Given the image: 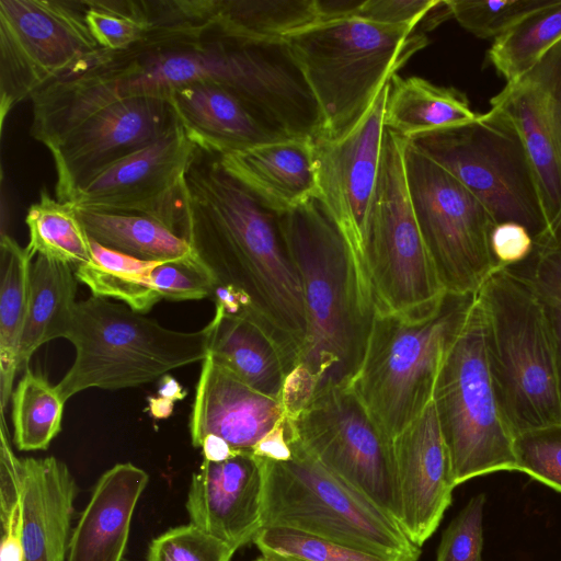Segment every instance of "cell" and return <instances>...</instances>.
Listing matches in <instances>:
<instances>
[{"label":"cell","instance_id":"6da1fadb","mask_svg":"<svg viewBox=\"0 0 561 561\" xmlns=\"http://www.w3.org/2000/svg\"><path fill=\"white\" fill-rule=\"evenodd\" d=\"M185 210L183 238L215 286L241 298L243 319L273 341L287 375L300 360L307 318L279 214L228 173L217 154L203 150L186 174Z\"/></svg>","mask_w":561,"mask_h":561},{"label":"cell","instance_id":"7a4b0ae2","mask_svg":"<svg viewBox=\"0 0 561 561\" xmlns=\"http://www.w3.org/2000/svg\"><path fill=\"white\" fill-rule=\"evenodd\" d=\"M279 226L304 291L307 332L299 363L317 380L314 396L350 386L376 316L364 262L318 196L280 213Z\"/></svg>","mask_w":561,"mask_h":561},{"label":"cell","instance_id":"3957f363","mask_svg":"<svg viewBox=\"0 0 561 561\" xmlns=\"http://www.w3.org/2000/svg\"><path fill=\"white\" fill-rule=\"evenodd\" d=\"M31 101L30 134L51 156L56 198L62 203L108 167L160 139L178 121L169 101L123 96L84 71L51 82Z\"/></svg>","mask_w":561,"mask_h":561},{"label":"cell","instance_id":"277c9868","mask_svg":"<svg viewBox=\"0 0 561 561\" xmlns=\"http://www.w3.org/2000/svg\"><path fill=\"white\" fill-rule=\"evenodd\" d=\"M417 27L354 16L286 38L321 112L319 139H339L357 125L396 72L427 45Z\"/></svg>","mask_w":561,"mask_h":561},{"label":"cell","instance_id":"5b68a950","mask_svg":"<svg viewBox=\"0 0 561 561\" xmlns=\"http://www.w3.org/2000/svg\"><path fill=\"white\" fill-rule=\"evenodd\" d=\"M477 301L489 371L513 435L561 424L552 345L534 288L499 267L483 282Z\"/></svg>","mask_w":561,"mask_h":561},{"label":"cell","instance_id":"8992f818","mask_svg":"<svg viewBox=\"0 0 561 561\" xmlns=\"http://www.w3.org/2000/svg\"><path fill=\"white\" fill-rule=\"evenodd\" d=\"M476 298L446 291L423 318L376 312L364 360L350 387L390 439L432 402L440 366Z\"/></svg>","mask_w":561,"mask_h":561},{"label":"cell","instance_id":"52a82bcc","mask_svg":"<svg viewBox=\"0 0 561 561\" xmlns=\"http://www.w3.org/2000/svg\"><path fill=\"white\" fill-rule=\"evenodd\" d=\"M293 457H256L262 471L261 520L368 551L389 561H417L421 547L375 504L324 468L297 439L288 420Z\"/></svg>","mask_w":561,"mask_h":561},{"label":"cell","instance_id":"ba28073f","mask_svg":"<svg viewBox=\"0 0 561 561\" xmlns=\"http://www.w3.org/2000/svg\"><path fill=\"white\" fill-rule=\"evenodd\" d=\"M65 339L76 350L73 364L56 385L66 402L91 388L136 387L203 362L209 325L191 332L171 330L125 304L91 295L76 302Z\"/></svg>","mask_w":561,"mask_h":561},{"label":"cell","instance_id":"9c48e42d","mask_svg":"<svg viewBox=\"0 0 561 561\" xmlns=\"http://www.w3.org/2000/svg\"><path fill=\"white\" fill-rule=\"evenodd\" d=\"M407 140L385 128L363 257L376 312L423 318L437 308L446 290L411 206L404 170Z\"/></svg>","mask_w":561,"mask_h":561},{"label":"cell","instance_id":"30bf717a","mask_svg":"<svg viewBox=\"0 0 561 561\" xmlns=\"http://www.w3.org/2000/svg\"><path fill=\"white\" fill-rule=\"evenodd\" d=\"M432 402L455 486L497 471H518L515 436L502 412L488 367L477 298L440 366Z\"/></svg>","mask_w":561,"mask_h":561},{"label":"cell","instance_id":"8fae6325","mask_svg":"<svg viewBox=\"0 0 561 561\" xmlns=\"http://www.w3.org/2000/svg\"><path fill=\"white\" fill-rule=\"evenodd\" d=\"M486 207L494 224L517 222L534 242L549 233L538 184L512 121L491 107L467 124L408 139Z\"/></svg>","mask_w":561,"mask_h":561},{"label":"cell","instance_id":"7c38bea8","mask_svg":"<svg viewBox=\"0 0 561 561\" xmlns=\"http://www.w3.org/2000/svg\"><path fill=\"white\" fill-rule=\"evenodd\" d=\"M404 170L411 206L446 291L477 294L497 268L490 249L495 225L483 203L407 140Z\"/></svg>","mask_w":561,"mask_h":561},{"label":"cell","instance_id":"4fadbf2b","mask_svg":"<svg viewBox=\"0 0 561 561\" xmlns=\"http://www.w3.org/2000/svg\"><path fill=\"white\" fill-rule=\"evenodd\" d=\"M101 47L81 0H0V124Z\"/></svg>","mask_w":561,"mask_h":561},{"label":"cell","instance_id":"5bb4252c","mask_svg":"<svg viewBox=\"0 0 561 561\" xmlns=\"http://www.w3.org/2000/svg\"><path fill=\"white\" fill-rule=\"evenodd\" d=\"M289 420L310 455L401 527L392 439L350 386L318 393L306 410Z\"/></svg>","mask_w":561,"mask_h":561},{"label":"cell","instance_id":"9a60e30c","mask_svg":"<svg viewBox=\"0 0 561 561\" xmlns=\"http://www.w3.org/2000/svg\"><path fill=\"white\" fill-rule=\"evenodd\" d=\"M179 118L158 140L91 179L76 208L152 218L183 238L186 174L199 152Z\"/></svg>","mask_w":561,"mask_h":561},{"label":"cell","instance_id":"2e32d148","mask_svg":"<svg viewBox=\"0 0 561 561\" xmlns=\"http://www.w3.org/2000/svg\"><path fill=\"white\" fill-rule=\"evenodd\" d=\"M387 96L388 83L346 135L314 141L318 197L363 262L365 225L379 173Z\"/></svg>","mask_w":561,"mask_h":561},{"label":"cell","instance_id":"e0dca14e","mask_svg":"<svg viewBox=\"0 0 561 561\" xmlns=\"http://www.w3.org/2000/svg\"><path fill=\"white\" fill-rule=\"evenodd\" d=\"M392 449L402 507L401 528L413 543L422 547L439 526L456 488L433 402L392 438Z\"/></svg>","mask_w":561,"mask_h":561},{"label":"cell","instance_id":"ac0fdd59","mask_svg":"<svg viewBox=\"0 0 561 561\" xmlns=\"http://www.w3.org/2000/svg\"><path fill=\"white\" fill-rule=\"evenodd\" d=\"M262 471L249 451L211 462L192 474L186 500L190 524L238 550L262 529Z\"/></svg>","mask_w":561,"mask_h":561},{"label":"cell","instance_id":"d6986e66","mask_svg":"<svg viewBox=\"0 0 561 561\" xmlns=\"http://www.w3.org/2000/svg\"><path fill=\"white\" fill-rule=\"evenodd\" d=\"M284 414L280 399L254 390L209 354L202 362L190 416L194 447L214 434L236 450L252 453Z\"/></svg>","mask_w":561,"mask_h":561},{"label":"cell","instance_id":"ffe728a7","mask_svg":"<svg viewBox=\"0 0 561 561\" xmlns=\"http://www.w3.org/2000/svg\"><path fill=\"white\" fill-rule=\"evenodd\" d=\"M23 561H66L78 486L54 456L21 458Z\"/></svg>","mask_w":561,"mask_h":561},{"label":"cell","instance_id":"44dd1931","mask_svg":"<svg viewBox=\"0 0 561 561\" xmlns=\"http://www.w3.org/2000/svg\"><path fill=\"white\" fill-rule=\"evenodd\" d=\"M148 482V473L130 462L106 470L73 527L67 561H123L135 507Z\"/></svg>","mask_w":561,"mask_h":561},{"label":"cell","instance_id":"7402d4cb","mask_svg":"<svg viewBox=\"0 0 561 561\" xmlns=\"http://www.w3.org/2000/svg\"><path fill=\"white\" fill-rule=\"evenodd\" d=\"M217 157L228 173L278 214L318 196L311 139H284Z\"/></svg>","mask_w":561,"mask_h":561},{"label":"cell","instance_id":"603a6c76","mask_svg":"<svg viewBox=\"0 0 561 561\" xmlns=\"http://www.w3.org/2000/svg\"><path fill=\"white\" fill-rule=\"evenodd\" d=\"M169 102L193 141L208 153L239 152L286 139L264 125L231 91L215 83L179 88Z\"/></svg>","mask_w":561,"mask_h":561},{"label":"cell","instance_id":"cb8c5ba5","mask_svg":"<svg viewBox=\"0 0 561 561\" xmlns=\"http://www.w3.org/2000/svg\"><path fill=\"white\" fill-rule=\"evenodd\" d=\"M491 107L508 116L520 136L536 176L549 236L561 228V134L528 73L506 83L491 100Z\"/></svg>","mask_w":561,"mask_h":561},{"label":"cell","instance_id":"d4e9b609","mask_svg":"<svg viewBox=\"0 0 561 561\" xmlns=\"http://www.w3.org/2000/svg\"><path fill=\"white\" fill-rule=\"evenodd\" d=\"M208 325L207 354L254 390L280 399L286 370L273 341L251 321L219 309Z\"/></svg>","mask_w":561,"mask_h":561},{"label":"cell","instance_id":"484cf974","mask_svg":"<svg viewBox=\"0 0 561 561\" xmlns=\"http://www.w3.org/2000/svg\"><path fill=\"white\" fill-rule=\"evenodd\" d=\"M478 115L470 108L466 94L455 88L397 75L388 82L385 128L405 139L460 126Z\"/></svg>","mask_w":561,"mask_h":561},{"label":"cell","instance_id":"4316f807","mask_svg":"<svg viewBox=\"0 0 561 561\" xmlns=\"http://www.w3.org/2000/svg\"><path fill=\"white\" fill-rule=\"evenodd\" d=\"M72 265L37 255L31 265L28 304L19 351V371L43 344L66 337L76 305Z\"/></svg>","mask_w":561,"mask_h":561},{"label":"cell","instance_id":"83f0119b","mask_svg":"<svg viewBox=\"0 0 561 561\" xmlns=\"http://www.w3.org/2000/svg\"><path fill=\"white\" fill-rule=\"evenodd\" d=\"M318 22L316 0H210L206 31L278 41Z\"/></svg>","mask_w":561,"mask_h":561},{"label":"cell","instance_id":"f1b7e54d","mask_svg":"<svg viewBox=\"0 0 561 561\" xmlns=\"http://www.w3.org/2000/svg\"><path fill=\"white\" fill-rule=\"evenodd\" d=\"M90 239L146 261H194L190 243L161 222L145 216L76 208Z\"/></svg>","mask_w":561,"mask_h":561},{"label":"cell","instance_id":"f546056e","mask_svg":"<svg viewBox=\"0 0 561 561\" xmlns=\"http://www.w3.org/2000/svg\"><path fill=\"white\" fill-rule=\"evenodd\" d=\"M32 257L13 238L0 241V402L3 412L19 371V351L28 304Z\"/></svg>","mask_w":561,"mask_h":561},{"label":"cell","instance_id":"4dcf8cb0","mask_svg":"<svg viewBox=\"0 0 561 561\" xmlns=\"http://www.w3.org/2000/svg\"><path fill=\"white\" fill-rule=\"evenodd\" d=\"M28 255H42L70 265L93 263L90 238L71 203L54 199L44 187L25 217Z\"/></svg>","mask_w":561,"mask_h":561},{"label":"cell","instance_id":"1f68e13d","mask_svg":"<svg viewBox=\"0 0 561 561\" xmlns=\"http://www.w3.org/2000/svg\"><path fill=\"white\" fill-rule=\"evenodd\" d=\"M561 39V0H553L496 37L488 62L506 83L524 77Z\"/></svg>","mask_w":561,"mask_h":561},{"label":"cell","instance_id":"d6a6232c","mask_svg":"<svg viewBox=\"0 0 561 561\" xmlns=\"http://www.w3.org/2000/svg\"><path fill=\"white\" fill-rule=\"evenodd\" d=\"M13 442L21 451L45 450L61 431L65 401L56 386L31 368L12 392Z\"/></svg>","mask_w":561,"mask_h":561},{"label":"cell","instance_id":"836d02e7","mask_svg":"<svg viewBox=\"0 0 561 561\" xmlns=\"http://www.w3.org/2000/svg\"><path fill=\"white\" fill-rule=\"evenodd\" d=\"M89 30L101 48L123 50L152 30L150 0H81Z\"/></svg>","mask_w":561,"mask_h":561},{"label":"cell","instance_id":"e575fe53","mask_svg":"<svg viewBox=\"0 0 561 561\" xmlns=\"http://www.w3.org/2000/svg\"><path fill=\"white\" fill-rule=\"evenodd\" d=\"M253 542L271 561H389L368 551L286 527H264Z\"/></svg>","mask_w":561,"mask_h":561},{"label":"cell","instance_id":"d590c367","mask_svg":"<svg viewBox=\"0 0 561 561\" xmlns=\"http://www.w3.org/2000/svg\"><path fill=\"white\" fill-rule=\"evenodd\" d=\"M553 0H448L451 15L468 32L494 39Z\"/></svg>","mask_w":561,"mask_h":561},{"label":"cell","instance_id":"8d00e7d4","mask_svg":"<svg viewBox=\"0 0 561 561\" xmlns=\"http://www.w3.org/2000/svg\"><path fill=\"white\" fill-rule=\"evenodd\" d=\"M514 451L518 471L561 493V424L517 434Z\"/></svg>","mask_w":561,"mask_h":561},{"label":"cell","instance_id":"74e56055","mask_svg":"<svg viewBox=\"0 0 561 561\" xmlns=\"http://www.w3.org/2000/svg\"><path fill=\"white\" fill-rule=\"evenodd\" d=\"M151 270L134 274L115 273L89 263L76 266L75 273L77 279L88 286L93 296L119 300L144 314L162 300L151 284Z\"/></svg>","mask_w":561,"mask_h":561},{"label":"cell","instance_id":"f35d334b","mask_svg":"<svg viewBox=\"0 0 561 561\" xmlns=\"http://www.w3.org/2000/svg\"><path fill=\"white\" fill-rule=\"evenodd\" d=\"M236 551L188 524L170 528L152 539L146 561H231Z\"/></svg>","mask_w":561,"mask_h":561},{"label":"cell","instance_id":"ab89813d","mask_svg":"<svg viewBox=\"0 0 561 561\" xmlns=\"http://www.w3.org/2000/svg\"><path fill=\"white\" fill-rule=\"evenodd\" d=\"M485 494L471 497L442 535L436 561H482Z\"/></svg>","mask_w":561,"mask_h":561},{"label":"cell","instance_id":"60d3db41","mask_svg":"<svg viewBox=\"0 0 561 561\" xmlns=\"http://www.w3.org/2000/svg\"><path fill=\"white\" fill-rule=\"evenodd\" d=\"M450 16L447 0H364L356 15L380 24L421 26L424 32Z\"/></svg>","mask_w":561,"mask_h":561},{"label":"cell","instance_id":"b9f144b4","mask_svg":"<svg viewBox=\"0 0 561 561\" xmlns=\"http://www.w3.org/2000/svg\"><path fill=\"white\" fill-rule=\"evenodd\" d=\"M534 243L525 261L504 268L538 294L561 299V228Z\"/></svg>","mask_w":561,"mask_h":561},{"label":"cell","instance_id":"7bdbcfd3","mask_svg":"<svg viewBox=\"0 0 561 561\" xmlns=\"http://www.w3.org/2000/svg\"><path fill=\"white\" fill-rule=\"evenodd\" d=\"M534 238L517 222H500L490 232V249L497 268L525 261L534 249Z\"/></svg>","mask_w":561,"mask_h":561},{"label":"cell","instance_id":"ee69618b","mask_svg":"<svg viewBox=\"0 0 561 561\" xmlns=\"http://www.w3.org/2000/svg\"><path fill=\"white\" fill-rule=\"evenodd\" d=\"M22 465L11 446L5 419L1 411L0 430V517L3 522L21 502Z\"/></svg>","mask_w":561,"mask_h":561},{"label":"cell","instance_id":"f6af8a7d","mask_svg":"<svg viewBox=\"0 0 561 561\" xmlns=\"http://www.w3.org/2000/svg\"><path fill=\"white\" fill-rule=\"evenodd\" d=\"M317 386L313 375L300 363L286 375L280 399L288 419L295 420L307 409L316 394Z\"/></svg>","mask_w":561,"mask_h":561},{"label":"cell","instance_id":"bcb514c9","mask_svg":"<svg viewBox=\"0 0 561 561\" xmlns=\"http://www.w3.org/2000/svg\"><path fill=\"white\" fill-rule=\"evenodd\" d=\"M90 248L95 266L115 273H144L161 262L146 261L125 254L123 252L106 248L90 239Z\"/></svg>","mask_w":561,"mask_h":561},{"label":"cell","instance_id":"7dc6e473","mask_svg":"<svg viewBox=\"0 0 561 561\" xmlns=\"http://www.w3.org/2000/svg\"><path fill=\"white\" fill-rule=\"evenodd\" d=\"M252 454L274 461L291 459L293 451L288 443V421L285 414L273 430L255 444Z\"/></svg>","mask_w":561,"mask_h":561},{"label":"cell","instance_id":"c3c4849f","mask_svg":"<svg viewBox=\"0 0 561 561\" xmlns=\"http://www.w3.org/2000/svg\"><path fill=\"white\" fill-rule=\"evenodd\" d=\"M536 294L540 299L546 316L547 327L553 351L557 385L561 404V299L540 295L537 291Z\"/></svg>","mask_w":561,"mask_h":561},{"label":"cell","instance_id":"681fc988","mask_svg":"<svg viewBox=\"0 0 561 561\" xmlns=\"http://www.w3.org/2000/svg\"><path fill=\"white\" fill-rule=\"evenodd\" d=\"M364 0H316L318 23L332 22L357 15Z\"/></svg>","mask_w":561,"mask_h":561},{"label":"cell","instance_id":"f907efd6","mask_svg":"<svg viewBox=\"0 0 561 561\" xmlns=\"http://www.w3.org/2000/svg\"><path fill=\"white\" fill-rule=\"evenodd\" d=\"M204 460L221 462L231 459L242 451L233 449L224 438L209 434L205 436L201 445Z\"/></svg>","mask_w":561,"mask_h":561},{"label":"cell","instance_id":"816d5d0a","mask_svg":"<svg viewBox=\"0 0 561 561\" xmlns=\"http://www.w3.org/2000/svg\"><path fill=\"white\" fill-rule=\"evenodd\" d=\"M158 396L176 402L185 398L186 391L174 377L165 374L159 379Z\"/></svg>","mask_w":561,"mask_h":561},{"label":"cell","instance_id":"f5cc1de1","mask_svg":"<svg viewBox=\"0 0 561 561\" xmlns=\"http://www.w3.org/2000/svg\"><path fill=\"white\" fill-rule=\"evenodd\" d=\"M174 401L162 398L158 394L154 397H149L148 412L150 416H152L156 420L168 419L174 410Z\"/></svg>","mask_w":561,"mask_h":561},{"label":"cell","instance_id":"db71d44e","mask_svg":"<svg viewBox=\"0 0 561 561\" xmlns=\"http://www.w3.org/2000/svg\"><path fill=\"white\" fill-rule=\"evenodd\" d=\"M253 561H271V560H268L266 557L261 554L260 557L255 558Z\"/></svg>","mask_w":561,"mask_h":561}]
</instances>
